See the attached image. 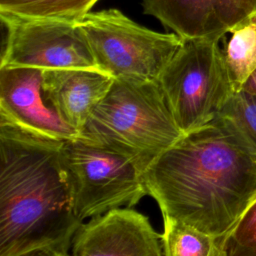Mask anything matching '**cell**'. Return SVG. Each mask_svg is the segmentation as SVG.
Segmentation results:
<instances>
[{
  "instance_id": "cell-7",
  "label": "cell",
  "mask_w": 256,
  "mask_h": 256,
  "mask_svg": "<svg viewBox=\"0 0 256 256\" xmlns=\"http://www.w3.org/2000/svg\"><path fill=\"white\" fill-rule=\"evenodd\" d=\"M0 19L6 30L0 68L99 70L78 24L2 13Z\"/></svg>"
},
{
  "instance_id": "cell-9",
  "label": "cell",
  "mask_w": 256,
  "mask_h": 256,
  "mask_svg": "<svg viewBox=\"0 0 256 256\" xmlns=\"http://www.w3.org/2000/svg\"><path fill=\"white\" fill-rule=\"evenodd\" d=\"M161 243L147 216L119 207L82 223L70 249L71 256H162Z\"/></svg>"
},
{
  "instance_id": "cell-18",
  "label": "cell",
  "mask_w": 256,
  "mask_h": 256,
  "mask_svg": "<svg viewBox=\"0 0 256 256\" xmlns=\"http://www.w3.org/2000/svg\"><path fill=\"white\" fill-rule=\"evenodd\" d=\"M242 89L250 93L256 94V71L251 75V77L248 79V81L245 83Z\"/></svg>"
},
{
  "instance_id": "cell-3",
  "label": "cell",
  "mask_w": 256,
  "mask_h": 256,
  "mask_svg": "<svg viewBox=\"0 0 256 256\" xmlns=\"http://www.w3.org/2000/svg\"><path fill=\"white\" fill-rule=\"evenodd\" d=\"M185 133L157 81L114 79L81 138L129 158L141 173Z\"/></svg>"
},
{
  "instance_id": "cell-8",
  "label": "cell",
  "mask_w": 256,
  "mask_h": 256,
  "mask_svg": "<svg viewBox=\"0 0 256 256\" xmlns=\"http://www.w3.org/2000/svg\"><path fill=\"white\" fill-rule=\"evenodd\" d=\"M42 71L29 67L0 68V124L63 142L80 138L81 134L45 100Z\"/></svg>"
},
{
  "instance_id": "cell-17",
  "label": "cell",
  "mask_w": 256,
  "mask_h": 256,
  "mask_svg": "<svg viewBox=\"0 0 256 256\" xmlns=\"http://www.w3.org/2000/svg\"><path fill=\"white\" fill-rule=\"evenodd\" d=\"M18 256H69V254L54 249H36Z\"/></svg>"
},
{
  "instance_id": "cell-16",
  "label": "cell",
  "mask_w": 256,
  "mask_h": 256,
  "mask_svg": "<svg viewBox=\"0 0 256 256\" xmlns=\"http://www.w3.org/2000/svg\"><path fill=\"white\" fill-rule=\"evenodd\" d=\"M225 247L228 256H256V200L229 235Z\"/></svg>"
},
{
  "instance_id": "cell-15",
  "label": "cell",
  "mask_w": 256,
  "mask_h": 256,
  "mask_svg": "<svg viewBox=\"0 0 256 256\" xmlns=\"http://www.w3.org/2000/svg\"><path fill=\"white\" fill-rule=\"evenodd\" d=\"M256 150V94L234 92L216 116Z\"/></svg>"
},
{
  "instance_id": "cell-10",
  "label": "cell",
  "mask_w": 256,
  "mask_h": 256,
  "mask_svg": "<svg viewBox=\"0 0 256 256\" xmlns=\"http://www.w3.org/2000/svg\"><path fill=\"white\" fill-rule=\"evenodd\" d=\"M142 8L182 39H222L256 13V0H142Z\"/></svg>"
},
{
  "instance_id": "cell-11",
  "label": "cell",
  "mask_w": 256,
  "mask_h": 256,
  "mask_svg": "<svg viewBox=\"0 0 256 256\" xmlns=\"http://www.w3.org/2000/svg\"><path fill=\"white\" fill-rule=\"evenodd\" d=\"M114 78L99 70L48 69L42 71V92L60 118L78 131L110 90Z\"/></svg>"
},
{
  "instance_id": "cell-1",
  "label": "cell",
  "mask_w": 256,
  "mask_h": 256,
  "mask_svg": "<svg viewBox=\"0 0 256 256\" xmlns=\"http://www.w3.org/2000/svg\"><path fill=\"white\" fill-rule=\"evenodd\" d=\"M142 178L162 216L226 243L256 200V150L215 117L159 155Z\"/></svg>"
},
{
  "instance_id": "cell-12",
  "label": "cell",
  "mask_w": 256,
  "mask_h": 256,
  "mask_svg": "<svg viewBox=\"0 0 256 256\" xmlns=\"http://www.w3.org/2000/svg\"><path fill=\"white\" fill-rule=\"evenodd\" d=\"M164 256H228L225 243L181 220L163 215Z\"/></svg>"
},
{
  "instance_id": "cell-6",
  "label": "cell",
  "mask_w": 256,
  "mask_h": 256,
  "mask_svg": "<svg viewBox=\"0 0 256 256\" xmlns=\"http://www.w3.org/2000/svg\"><path fill=\"white\" fill-rule=\"evenodd\" d=\"M62 159L74 212L81 220L136 205L148 191L129 158L83 138L63 142Z\"/></svg>"
},
{
  "instance_id": "cell-4",
  "label": "cell",
  "mask_w": 256,
  "mask_h": 256,
  "mask_svg": "<svg viewBox=\"0 0 256 256\" xmlns=\"http://www.w3.org/2000/svg\"><path fill=\"white\" fill-rule=\"evenodd\" d=\"M220 40L182 39L157 80L185 134L214 120L234 93Z\"/></svg>"
},
{
  "instance_id": "cell-13",
  "label": "cell",
  "mask_w": 256,
  "mask_h": 256,
  "mask_svg": "<svg viewBox=\"0 0 256 256\" xmlns=\"http://www.w3.org/2000/svg\"><path fill=\"white\" fill-rule=\"evenodd\" d=\"M229 33L231 37L223 52L233 90L238 92L256 71V13Z\"/></svg>"
},
{
  "instance_id": "cell-14",
  "label": "cell",
  "mask_w": 256,
  "mask_h": 256,
  "mask_svg": "<svg viewBox=\"0 0 256 256\" xmlns=\"http://www.w3.org/2000/svg\"><path fill=\"white\" fill-rule=\"evenodd\" d=\"M99 0H0V13L78 24Z\"/></svg>"
},
{
  "instance_id": "cell-5",
  "label": "cell",
  "mask_w": 256,
  "mask_h": 256,
  "mask_svg": "<svg viewBox=\"0 0 256 256\" xmlns=\"http://www.w3.org/2000/svg\"><path fill=\"white\" fill-rule=\"evenodd\" d=\"M100 71L114 79L157 81L182 38L143 27L118 9L88 13L78 23Z\"/></svg>"
},
{
  "instance_id": "cell-2",
  "label": "cell",
  "mask_w": 256,
  "mask_h": 256,
  "mask_svg": "<svg viewBox=\"0 0 256 256\" xmlns=\"http://www.w3.org/2000/svg\"><path fill=\"white\" fill-rule=\"evenodd\" d=\"M62 145L0 124V256L71 248L83 221L74 212Z\"/></svg>"
}]
</instances>
